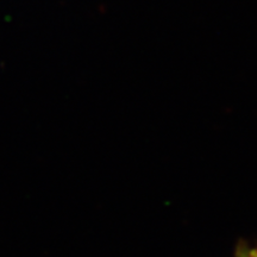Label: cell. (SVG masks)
Segmentation results:
<instances>
[{"instance_id":"1","label":"cell","mask_w":257,"mask_h":257,"mask_svg":"<svg viewBox=\"0 0 257 257\" xmlns=\"http://www.w3.org/2000/svg\"><path fill=\"white\" fill-rule=\"evenodd\" d=\"M239 257H257V249L248 250V251L243 252L242 255H239Z\"/></svg>"}]
</instances>
